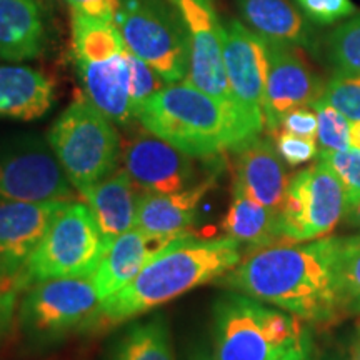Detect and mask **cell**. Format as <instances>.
<instances>
[{
  "label": "cell",
  "mask_w": 360,
  "mask_h": 360,
  "mask_svg": "<svg viewBox=\"0 0 360 360\" xmlns=\"http://www.w3.org/2000/svg\"><path fill=\"white\" fill-rule=\"evenodd\" d=\"M340 245L342 237L277 242L240 260L225 274L224 285L302 321L332 326L347 315L339 277Z\"/></svg>",
  "instance_id": "cell-1"
},
{
  "label": "cell",
  "mask_w": 360,
  "mask_h": 360,
  "mask_svg": "<svg viewBox=\"0 0 360 360\" xmlns=\"http://www.w3.org/2000/svg\"><path fill=\"white\" fill-rule=\"evenodd\" d=\"M242 260L233 237L184 233L165 245L124 289L102 302L98 330L119 326L229 274Z\"/></svg>",
  "instance_id": "cell-2"
},
{
  "label": "cell",
  "mask_w": 360,
  "mask_h": 360,
  "mask_svg": "<svg viewBox=\"0 0 360 360\" xmlns=\"http://www.w3.org/2000/svg\"><path fill=\"white\" fill-rule=\"evenodd\" d=\"M135 120L195 159L236 150L260 135L240 112L186 80L167 84L148 97L135 112Z\"/></svg>",
  "instance_id": "cell-3"
},
{
  "label": "cell",
  "mask_w": 360,
  "mask_h": 360,
  "mask_svg": "<svg viewBox=\"0 0 360 360\" xmlns=\"http://www.w3.org/2000/svg\"><path fill=\"white\" fill-rule=\"evenodd\" d=\"M212 350L217 360H307L309 339L302 319L236 292L214 307Z\"/></svg>",
  "instance_id": "cell-4"
},
{
  "label": "cell",
  "mask_w": 360,
  "mask_h": 360,
  "mask_svg": "<svg viewBox=\"0 0 360 360\" xmlns=\"http://www.w3.org/2000/svg\"><path fill=\"white\" fill-rule=\"evenodd\" d=\"M49 143L77 192L110 175L122 159L115 124L89 98H77L57 117Z\"/></svg>",
  "instance_id": "cell-5"
},
{
  "label": "cell",
  "mask_w": 360,
  "mask_h": 360,
  "mask_svg": "<svg viewBox=\"0 0 360 360\" xmlns=\"http://www.w3.org/2000/svg\"><path fill=\"white\" fill-rule=\"evenodd\" d=\"M102 302L90 276L52 278L27 287L17 319L30 342L51 345L69 335L98 330Z\"/></svg>",
  "instance_id": "cell-6"
},
{
  "label": "cell",
  "mask_w": 360,
  "mask_h": 360,
  "mask_svg": "<svg viewBox=\"0 0 360 360\" xmlns=\"http://www.w3.org/2000/svg\"><path fill=\"white\" fill-rule=\"evenodd\" d=\"M114 24L125 47L150 65L165 84L187 79L191 45L172 0H119Z\"/></svg>",
  "instance_id": "cell-7"
},
{
  "label": "cell",
  "mask_w": 360,
  "mask_h": 360,
  "mask_svg": "<svg viewBox=\"0 0 360 360\" xmlns=\"http://www.w3.org/2000/svg\"><path fill=\"white\" fill-rule=\"evenodd\" d=\"M107 247L90 209L67 200L30 255L19 278L20 292L35 282L89 277L96 272Z\"/></svg>",
  "instance_id": "cell-8"
},
{
  "label": "cell",
  "mask_w": 360,
  "mask_h": 360,
  "mask_svg": "<svg viewBox=\"0 0 360 360\" xmlns=\"http://www.w3.org/2000/svg\"><path fill=\"white\" fill-rule=\"evenodd\" d=\"M347 195L339 177L321 160L289 180L277 215L283 242L327 237L347 215Z\"/></svg>",
  "instance_id": "cell-9"
},
{
  "label": "cell",
  "mask_w": 360,
  "mask_h": 360,
  "mask_svg": "<svg viewBox=\"0 0 360 360\" xmlns=\"http://www.w3.org/2000/svg\"><path fill=\"white\" fill-rule=\"evenodd\" d=\"M172 4L182 17L191 45V65H188L186 82L240 112L232 96L227 70H225V27L220 22L215 2L214 0H172Z\"/></svg>",
  "instance_id": "cell-10"
},
{
  "label": "cell",
  "mask_w": 360,
  "mask_h": 360,
  "mask_svg": "<svg viewBox=\"0 0 360 360\" xmlns=\"http://www.w3.org/2000/svg\"><path fill=\"white\" fill-rule=\"evenodd\" d=\"M74 186L67 179L52 148L29 139L0 152V202L72 200Z\"/></svg>",
  "instance_id": "cell-11"
},
{
  "label": "cell",
  "mask_w": 360,
  "mask_h": 360,
  "mask_svg": "<svg viewBox=\"0 0 360 360\" xmlns=\"http://www.w3.org/2000/svg\"><path fill=\"white\" fill-rule=\"evenodd\" d=\"M224 27V60L232 96L252 127L262 134L265 129V85L269 75L267 39L247 29L238 20H229Z\"/></svg>",
  "instance_id": "cell-12"
},
{
  "label": "cell",
  "mask_w": 360,
  "mask_h": 360,
  "mask_svg": "<svg viewBox=\"0 0 360 360\" xmlns=\"http://www.w3.org/2000/svg\"><path fill=\"white\" fill-rule=\"evenodd\" d=\"M265 39V37H264ZM269 75L265 85V129L276 134L282 119L300 107H312L322 98L326 84L292 45L267 40Z\"/></svg>",
  "instance_id": "cell-13"
},
{
  "label": "cell",
  "mask_w": 360,
  "mask_h": 360,
  "mask_svg": "<svg viewBox=\"0 0 360 360\" xmlns=\"http://www.w3.org/2000/svg\"><path fill=\"white\" fill-rule=\"evenodd\" d=\"M120 160L142 193L179 192L195 184V157L146 129L125 143Z\"/></svg>",
  "instance_id": "cell-14"
},
{
  "label": "cell",
  "mask_w": 360,
  "mask_h": 360,
  "mask_svg": "<svg viewBox=\"0 0 360 360\" xmlns=\"http://www.w3.org/2000/svg\"><path fill=\"white\" fill-rule=\"evenodd\" d=\"M67 200L0 202V278L19 289V278L49 225ZM20 290V289H19Z\"/></svg>",
  "instance_id": "cell-15"
},
{
  "label": "cell",
  "mask_w": 360,
  "mask_h": 360,
  "mask_svg": "<svg viewBox=\"0 0 360 360\" xmlns=\"http://www.w3.org/2000/svg\"><path fill=\"white\" fill-rule=\"evenodd\" d=\"M233 152V188L278 215L290 179L276 143L259 135Z\"/></svg>",
  "instance_id": "cell-16"
},
{
  "label": "cell",
  "mask_w": 360,
  "mask_h": 360,
  "mask_svg": "<svg viewBox=\"0 0 360 360\" xmlns=\"http://www.w3.org/2000/svg\"><path fill=\"white\" fill-rule=\"evenodd\" d=\"M77 70L85 96L115 125H129L135 120L130 97L129 49L94 60H79Z\"/></svg>",
  "instance_id": "cell-17"
},
{
  "label": "cell",
  "mask_w": 360,
  "mask_h": 360,
  "mask_svg": "<svg viewBox=\"0 0 360 360\" xmlns=\"http://www.w3.org/2000/svg\"><path fill=\"white\" fill-rule=\"evenodd\" d=\"M214 187L215 175H207L204 180L179 192L142 193L139 197L135 227L169 242L184 236L197 219L200 202Z\"/></svg>",
  "instance_id": "cell-18"
},
{
  "label": "cell",
  "mask_w": 360,
  "mask_h": 360,
  "mask_svg": "<svg viewBox=\"0 0 360 360\" xmlns=\"http://www.w3.org/2000/svg\"><path fill=\"white\" fill-rule=\"evenodd\" d=\"M127 170L117 169L79 193L98 225L105 247L135 227L139 193Z\"/></svg>",
  "instance_id": "cell-19"
},
{
  "label": "cell",
  "mask_w": 360,
  "mask_h": 360,
  "mask_svg": "<svg viewBox=\"0 0 360 360\" xmlns=\"http://www.w3.org/2000/svg\"><path fill=\"white\" fill-rule=\"evenodd\" d=\"M170 242L148 236L137 227L117 237L107 247L96 272L90 276L101 299L107 300L124 289Z\"/></svg>",
  "instance_id": "cell-20"
},
{
  "label": "cell",
  "mask_w": 360,
  "mask_h": 360,
  "mask_svg": "<svg viewBox=\"0 0 360 360\" xmlns=\"http://www.w3.org/2000/svg\"><path fill=\"white\" fill-rule=\"evenodd\" d=\"M237 7L247 25L267 40L314 53L319 51L317 32L289 0H237Z\"/></svg>",
  "instance_id": "cell-21"
},
{
  "label": "cell",
  "mask_w": 360,
  "mask_h": 360,
  "mask_svg": "<svg viewBox=\"0 0 360 360\" xmlns=\"http://www.w3.org/2000/svg\"><path fill=\"white\" fill-rule=\"evenodd\" d=\"M45 22L40 0H0V58L11 64L44 52Z\"/></svg>",
  "instance_id": "cell-22"
},
{
  "label": "cell",
  "mask_w": 360,
  "mask_h": 360,
  "mask_svg": "<svg viewBox=\"0 0 360 360\" xmlns=\"http://www.w3.org/2000/svg\"><path fill=\"white\" fill-rule=\"evenodd\" d=\"M56 102V85L42 72L24 65H0V117L40 119Z\"/></svg>",
  "instance_id": "cell-23"
},
{
  "label": "cell",
  "mask_w": 360,
  "mask_h": 360,
  "mask_svg": "<svg viewBox=\"0 0 360 360\" xmlns=\"http://www.w3.org/2000/svg\"><path fill=\"white\" fill-rule=\"evenodd\" d=\"M225 236L233 237L252 252L283 242L278 236L277 214L257 204L237 188H232V200L220 222Z\"/></svg>",
  "instance_id": "cell-24"
},
{
  "label": "cell",
  "mask_w": 360,
  "mask_h": 360,
  "mask_svg": "<svg viewBox=\"0 0 360 360\" xmlns=\"http://www.w3.org/2000/svg\"><path fill=\"white\" fill-rule=\"evenodd\" d=\"M112 360H175L165 319L157 315L130 327L117 344Z\"/></svg>",
  "instance_id": "cell-25"
},
{
  "label": "cell",
  "mask_w": 360,
  "mask_h": 360,
  "mask_svg": "<svg viewBox=\"0 0 360 360\" xmlns=\"http://www.w3.org/2000/svg\"><path fill=\"white\" fill-rule=\"evenodd\" d=\"M327 53L337 72L360 75V13L332 30L327 37Z\"/></svg>",
  "instance_id": "cell-26"
},
{
  "label": "cell",
  "mask_w": 360,
  "mask_h": 360,
  "mask_svg": "<svg viewBox=\"0 0 360 360\" xmlns=\"http://www.w3.org/2000/svg\"><path fill=\"white\" fill-rule=\"evenodd\" d=\"M339 277L347 314H360V233L342 237Z\"/></svg>",
  "instance_id": "cell-27"
},
{
  "label": "cell",
  "mask_w": 360,
  "mask_h": 360,
  "mask_svg": "<svg viewBox=\"0 0 360 360\" xmlns=\"http://www.w3.org/2000/svg\"><path fill=\"white\" fill-rule=\"evenodd\" d=\"M312 109L317 114V141L321 150L350 148V119L323 98H319Z\"/></svg>",
  "instance_id": "cell-28"
},
{
  "label": "cell",
  "mask_w": 360,
  "mask_h": 360,
  "mask_svg": "<svg viewBox=\"0 0 360 360\" xmlns=\"http://www.w3.org/2000/svg\"><path fill=\"white\" fill-rule=\"evenodd\" d=\"M317 160L323 162L339 177L345 188L349 209L357 205L360 202V150H321Z\"/></svg>",
  "instance_id": "cell-29"
},
{
  "label": "cell",
  "mask_w": 360,
  "mask_h": 360,
  "mask_svg": "<svg viewBox=\"0 0 360 360\" xmlns=\"http://www.w3.org/2000/svg\"><path fill=\"white\" fill-rule=\"evenodd\" d=\"M322 98L350 120H360V75L335 72L326 84Z\"/></svg>",
  "instance_id": "cell-30"
},
{
  "label": "cell",
  "mask_w": 360,
  "mask_h": 360,
  "mask_svg": "<svg viewBox=\"0 0 360 360\" xmlns=\"http://www.w3.org/2000/svg\"><path fill=\"white\" fill-rule=\"evenodd\" d=\"M129 64H130V97H132L134 109L137 112L139 107L147 101L148 97L159 92L162 87H165L164 79L160 77L150 65L146 64L142 58L134 56L129 51Z\"/></svg>",
  "instance_id": "cell-31"
},
{
  "label": "cell",
  "mask_w": 360,
  "mask_h": 360,
  "mask_svg": "<svg viewBox=\"0 0 360 360\" xmlns=\"http://www.w3.org/2000/svg\"><path fill=\"white\" fill-rule=\"evenodd\" d=\"M300 12L310 22L319 25H330L357 13L352 0H295Z\"/></svg>",
  "instance_id": "cell-32"
},
{
  "label": "cell",
  "mask_w": 360,
  "mask_h": 360,
  "mask_svg": "<svg viewBox=\"0 0 360 360\" xmlns=\"http://www.w3.org/2000/svg\"><path fill=\"white\" fill-rule=\"evenodd\" d=\"M274 135H276L277 152L281 154L282 160L290 167L307 164L315 157H319V152H321L317 139L300 137V135L283 132V130H278Z\"/></svg>",
  "instance_id": "cell-33"
},
{
  "label": "cell",
  "mask_w": 360,
  "mask_h": 360,
  "mask_svg": "<svg viewBox=\"0 0 360 360\" xmlns=\"http://www.w3.org/2000/svg\"><path fill=\"white\" fill-rule=\"evenodd\" d=\"M278 130L300 135V137L317 139V114L312 107H300V109L292 110L283 117Z\"/></svg>",
  "instance_id": "cell-34"
},
{
  "label": "cell",
  "mask_w": 360,
  "mask_h": 360,
  "mask_svg": "<svg viewBox=\"0 0 360 360\" xmlns=\"http://www.w3.org/2000/svg\"><path fill=\"white\" fill-rule=\"evenodd\" d=\"M65 2L70 6L72 12L112 22L119 6V0H65Z\"/></svg>",
  "instance_id": "cell-35"
},
{
  "label": "cell",
  "mask_w": 360,
  "mask_h": 360,
  "mask_svg": "<svg viewBox=\"0 0 360 360\" xmlns=\"http://www.w3.org/2000/svg\"><path fill=\"white\" fill-rule=\"evenodd\" d=\"M20 290L11 282L0 278V339L7 334L17 307V295Z\"/></svg>",
  "instance_id": "cell-36"
},
{
  "label": "cell",
  "mask_w": 360,
  "mask_h": 360,
  "mask_svg": "<svg viewBox=\"0 0 360 360\" xmlns=\"http://www.w3.org/2000/svg\"><path fill=\"white\" fill-rule=\"evenodd\" d=\"M186 360H217L214 355V350H209L205 345L197 344L188 350Z\"/></svg>",
  "instance_id": "cell-37"
},
{
  "label": "cell",
  "mask_w": 360,
  "mask_h": 360,
  "mask_svg": "<svg viewBox=\"0 0 360 360\" xmlns=\"http://www.w3.org/2000/svg\"><path fill=\"white\" fill-rule=\"evenodd\" d=\"M350 148L360 150V120H350Z\"/></svg>",
  "instance_id": "cell-38"
},
{
  "label": "cell",
  "mask_w": 360,
  "mask_h": 360,
  "mask_svg": "<svg viewBox=\"0 0 360 360\" xmlns=\"http://www.w3.org/2000/svg\"><path fill=\"white\" fill-rule=\"evenodd\" d=\"M345 217H347L349 225H352L355 229H360V202L357 205H354L352 209H349V212Z\"/></svg>",
  "instance_id": "cell-39"
},
{
  "label": "cell",
  "mask_w": 360,
  "mask_h": 360,
  "mask_svg": "<svg viewBox=\"0 0 360 360\" xmlns=\"http://www.w3.org/2000/svg\"><path fill=\"white\" fill-rule=\"evenodd\" d=\"M350 360H360V322L357 326V332H355L352 345H350Z\"/></svg>",
  "instance_id": "cell-40"
}]
</instances>
